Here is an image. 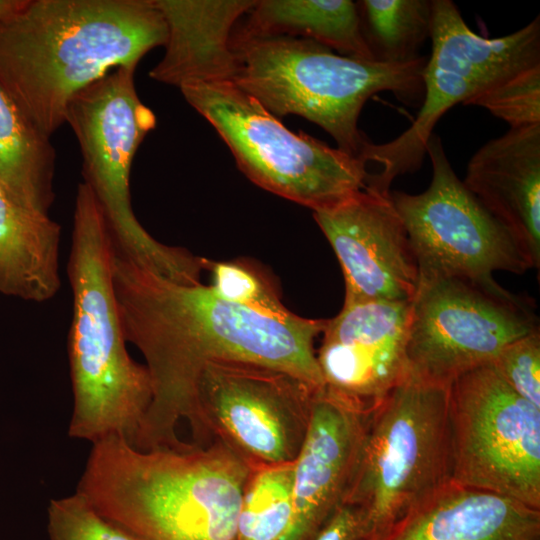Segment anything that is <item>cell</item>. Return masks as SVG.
Masks as SVG:
<instances>
[{"mask_svg":"<svg viewBox=\"0 0 540 540\" xmlns=\"http://www.w3.org/2000/svg\"><path fill=\"white\" fill-rule=\"evenodd\" d=\"M203 269L212 275L213 290L222 298L262 314L286 319L293 315L270 283L254 269L239 262L203 259Z\"/></svg>","mask_w":540,"mask_h":540,"instance_id":"cell-26","label":"cell"},{"mask_svg":"<svg viewBox=\"0 0 540 540\" xmlns=\"http://www.w3.org/2000/svg\"><path fill=\"white\" fill-rule=\"evenodd\" d=\"M540 266V124L510 128L470 158L462 180Z\"/></svg>","mask_w":540,"mask_h":540,"instance_id":"cell-17","label":"cell"},{"mask_svg":"<svg viewBox=\"0 0 540 540\" xmlns=\"http://www.w3.org/2000/svg\"><path fill=\"white\" fill-rule=\"evenodd\" d=\"M368 528L361 509L343 503L315 540H367Z\"/></svg>","mask_w":540,"mask_h":540,"instance_id":"cell-29","label":"cell"},{"mask_svg":"<svg viewBox=\"0 0 540 540\" xmlns=\"http://www.w3.org/2000/svg\"><path fill=\"white\" fill-rule=\"evenodd\" d=\"M47 531L50 540H138L99 514L77 491L49 502Z\"/></svg>","mask_w":540,"mask_h":540,"instance_id":"cell-27","label":"cell"},{"mask_svg":"<svg viewBox=\"0 0 540 540\" xmlns=\"http://www.w3.org/2000/svg\"><path fill=\"white\" fill-rule=\"evenodd\" d=\"M166 40L154 0H27L0 20V83L51 138L78 91Z\"/></svg>","mask_w":540,"mask_h":540,"instance_id":"cell-2","label":"cell"},{"mask_svg":"<svg viewBox=\"0 0 540 540\" xmlns=\"http://www.w3.org/2000/svg\"><path fill=\"white\" fill-rule=\"evenodd\" d=\"M61 226L21 205L0 180V293L45 302L61 287Z\"/></svg>","mask_w":540,"mask_h":540,"instance_id":"cell-20","label":"cell"},{"mask_svg":"<svg viewBox=\"0 0 540 540\" xmlns=\"http://www.w3.org/2000/svg\"><path fill=\"white\" fill-rule=\"evenodd\" d=\"M179 89L215 128L239 169L263 189L313 212L365 189L362 159L289 130L234 82H194Z\"/></svg>","mask_w":540,"mask_h":540,"instance_id":"cell-8","label":"cell"},{"mask_svg":"<svg viewBox=\"0 0 540 540\" xmlns=\"http://www.w3.org/2000/svg\"><path fill=\"white\" fill-rule=\"evenodd\" d=\"M539 328L533 300L506 290L492 275L419 274L410 303L407 374L450 384Z\"/></svg>","mask_w":540,"mask_h":540,"instance_id":"cell-10","label":"cell"},{"mask_svg":"<svg viewBox=\"0 0 540 540\" xmlns=\"http://www.w3.org/2000/svg\"><path fill=\"white\" fill-rule=\"evenodd\" d=\"M249 473L216 440L140 450L108 436L92 443L76 491L138 540H238Z\"/></svg>","mask_w":540,"mask_h":540,"instance_id":"cell-3","label":"cell"},{"mask_svg":"<svg viewBox=\"0 0 540 540\" xmlns=\"http://www.w3.org/2000/svg\"><path fill=\"white\" fill-rule=\"evenodd\" d=\"M112 280L125 339L144 356L152 385L135 448L184 447L177 435L181 421L194 436L196 383L209 361L257 363L324 388L314 341L327 320L262 314L220 297L211 286L157 275L115 247Z\"/></svg>","mask_w":540,"mask_h":540,"instance_id":"cell-1","label":"cell"},{"mask_svg":"<svg viewBox=\"0 0 540 540\" xmlns=\"http://www.w3.org/2000/svg\"><path fill=\"white\" fill-rule=\"evenodd\" d=\"M231 48L239 88L278 119L293 114L322 127L355 157L370 142L358 127L370 97L389 91L407 104L423 100V56L404 63L366 61L308 39L235 31Z\"/></svg>","mask_w":540,"mask_h":540,"instance_id":"cell-5","label":"cell"},{"mask_svg":"<svg viewBox=\"0 0 540 540\" xmlns=\"http://www.w3.org/2000/svg\"><path fill=\"white\" fill-rule=\"evenodd\" d=\"M313 215L341 265L344 304L412 301L418 263L390 194L365 187Z\"/></svg>","mask_w":540,"mask_h":540,"instance_id":"cell-14","label":"cell"},{"mask_svg":"<svg viewBox=\"0 0 540 540\" xmlns=\"http://www.w3.org/2000/svg\"><path fill=\"white\" fill-rule=\"evenodd\" d=\"M426 156L432 167L428 188L419 194L390 192L419 274H522L533 268L513 235L456 175L439 136H431Z\"/></svg>","mask_w":540,"mask_h":540,"instance_id":"cell-13","label":"cell"},{"mask_svg":"<svg viewBox=\"0 0 540 540\" xmlns=\"http://www.w3.org/2000/svg\"><path fill=\"white\" fill-rule=\"evenodd\" d=\"M449 387L406 374L366 411L345 502L361 509L368 536L452 480Z\"/></svg>","mask_w":540,"mask_h":540,"instance_id":"cell-7","label":"cell"},{"mask_svg":"<svg viewBox=\"0 0 540 540\" xmlns=\"http://www.w3.org/2000/svg\"><path fill=\"white\" fill-rule=\"evenodd\" d=\"M256 0H154L167 26L165 53L149 76L181 87L232 81L236 58L231 37Z\"/></svg>","mask_w":540,"mask_h":540,"instance_id":"cell-19","label":"cell"},{"mask_svg":"<svg viewBox=\"0 0 540 540\" xmlns=\"http://www.w3.org/2000/svg\"><path fill=\"white\" fill-rule=\"evenodd\" d=\"M367 540H540V510L450 481Z\"/></svg>","mask_w":540,"mask_h":540,"instance_id":"cell-18","label":"cell"},{"mask_svg":"<svg viewBox=\"0 0 540 540\" xmlns=\"http://www.w3.org/2000/svg\"><path fill=\"white\" fill-rule=\"evenodd\" d=\"M294 462L250 467L237 524L238 540H282L293 508Z\"/></svg>","mask_w":540,"mask_h":540,"instance_id":"cell-24","label":"cell"},{"mask_svg":"<svg viewBox=\"0 0 540 540\" xmlns=\"http://www.w3.org/2000/svg\"><path fill=\"white\" fill-rule=\"evenodd\" d=\"M411 302L344 304L316 354L324 389L369 410L407 374Z\"/></svg>","mask_w":540,"mask_h":540,"instance_id":"cell-15","label":"cell"},{"mask_svg":"<svg viewBox=\"0 0 540 540\" xmlns=\"http://www.w3.org/2000/svg\"><path fill=\"white\" fill-rule=\"evenodd\" d=\"M316 389L273 367L213 360L196 383L193 444L213 438L249 467L294 462L305 441Z\"/></svg>","mask_w":540,"mask_h":540,"instance_id":"cell-12","label":"cell"},{"mask_svg":"<svg viewBox=\"0 0 540 540\" xmlns=\"http://www.w3.org/2000/svg\"><path fill=\"white\" fill-rule=\"evenodd\" d=\"M452 480L540 510V408L486 363L449 387Z\"/></svg>","mask_w":540,"mask_h":540,"instance_id":"cell-11","label":"cell"},{"mask_svg":"<svg viewBox=\"0 0 540 540\" xmlns=\"http://www.w3.org/2000/svg\"><path fill=\"white\" fill-rule=\"evenodd\" d=\"M491 363L518 395L540 408V331L509 343Z\"/></svg>","mask_w":540,"mask_h":540,"instance_id":"cell-28","label":"cell"},{"mask_svg":"<svg viewBox=\"0 0 540 540\" xmlns=\"http://www.w3.org/2000/svg\"><path fill=\"white\" fill-rule=\"evenodd\" d=\"M55 150L0 83V180L23 206L47 214L54 203Z\"/></svg>","mask_w":540,"mask_h":540,"instance_id":"cell-22","label":"cell"},{"mask_svg":"<svg viewBox=\"0 0 540 540\" xmlns=\"http://www.w3.org/2000/svg\"><path fill=\"white\" fill-rule=\"evenodd\" d=\"M234 31L250 36L312 40L340 55L376 61L366 40L358 5L350 0H260Z\"/></svg>","mask_w":540,"mask_h":540,"instance_id":"cell-21","label":"cell"},{"mask_svg":"<svg viewBox=\"0 0 540 540\" xmlns=\"http://www.w3.org/2000/svg\"><path fill=\"white\" fill-rule=\"evenodd\" d=\"M431 55L423 70V100L407 130L382 144L369 142L360 158L379 169L366 187L391 192L396 177L417 171L439 119L458 103L525 69L540 65V18L502 37L473 32L451 0H432Z\"/></svg>","mask_w":540,"mask_h":540,"instance_id":"cell-9","label":"cell"},{"mask_svg":"<svg viewBox=\"0 0 540 540\" xmlns=\"http://www.w3.org/2000/svg\"><path fill=\"white\" fill-rule=\"evenodd\" d=\"M136 67H117L78 91L65 122L80 146L84 183L97 199L115 249L134 264L171 281L200 283L202 258L154 239L131 204L130 171L135 153L156 117L137 95Z\"/></svg>","mask_w":540,"mask_h":540,"instance_id":"cell-6","label":"cell"},{"mask_svg":"<svg viewBox=\"0 0 540 540\" xmlns=\"http://www.w3.org/2000/svg\"><path fill=\"white\" fill-rule=\"evenodd\" d=\"M365 413L325 389L316 391L307 435L294 461L292 516L282 540H315L345 502Z\"/></svg>","mask_w":540,"mask_h":540,"instance_id":"cell-16","label":"cell"},{"mask_svg":"<svg viewBox=\"0 0 540 540\" xmlns=\"http://www.w3.org/2000/svg\"><path fill=\"white\" fill-rule=\"evenodd\" d=\"M27 0H0V20L7 19L20 11Z\"/></svg>","mask_w":540,"mask_h":540,"instance_id":"cell-30","label":"cell"},{"mask_svg":"<svg viewBox=\"0 0 540 540\" xmlns=\"http://www.w3.org/2000/svg\"><path fill=\"white\" fill-rule=\"evenodd\" d=\"M114 242L91 189L77 187L67 275L72 320L67 351L73 393L68 435L94 443L108 436L132 446L152 400L145 365L126 348L112 280Z\"/></svg>","mask_w":540,"mask_h":540,"instance_id":"cell-4","label":"cell"},{"mask_svg":"<svg viewBox=\"0 0 540 540\" xmlns=\"http://www.w3.org/2000/svg\"><path fill=\"white\" fill-rule=\"evenodd\" d=\"M357 5L376 61L404 63L420 57L418 51L430 36L432 1L364 0Z\"/></svg>","mask_w":540,"mask_h":540,"instance_id":"cell-23","label":"cell"},{"mask_svg":"<svg viewBox=\"0 0 540 540\" xmlns=\"http://www.w3.org/2000/svg\"><path fill=\"white\" fill-rule=\"evenodd\" d=\"M464 105L482 107L510 128L540 124V65L483 90Z\"/></svg>","mask_w":540,"mask_h":540,"instance_id":"cell-25","label":"cell"}]
</instances>
